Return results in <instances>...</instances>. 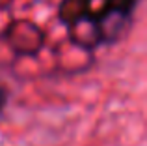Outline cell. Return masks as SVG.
Returning a JSON list of instances; mask_svg holds the SVG:
<instances>
[{
    "label": "cell",
    "mask_w": 147,
    "mask_h": 146,
    "mask_svg": "<svg viewBox=\"0 0 147 146\" xmlns=\"http://www.w3.org/2000/svg\"><path fill=\"white\" fill-rule=\"evenodd\" d=\"M9 96H11L9 88L4 86V84H0V114L4 113V109H6L7 101H9Z\"/></svg>",
    "instance_id": "obj_2"
},
{
    "label": "cell",
    "mask_w": 147,
    "mask_h": 146,
    "mask_svg": "<svg viewBox=\"0 0 147 146\" xmlns=\"http://www.w3.org/2000/svg\"><path fill=\"white\" fill-rule=\"evenodd\" d=\"M136 4L138 0H104L99 11L88 15L82 23L91 26L93 45L117 41L119 34L132 19Z\"/></svg>",
    "instance_id": "obj_1"
},
{
    "label": "cell",
    "mask_w": 147,
    "mask_h": 146,
    "mask_svg": "<svg viewBox=\"0 0 147 146\" xmlns=\"http://www.w3.org/2000/svg\"><path fill=\"white\" fill-rule=\"evenodd\" d=\"M73 2H84V4H91V0H73Z\"/></svg>",
    "instance_id": "obj_3"
}]
</instances>
